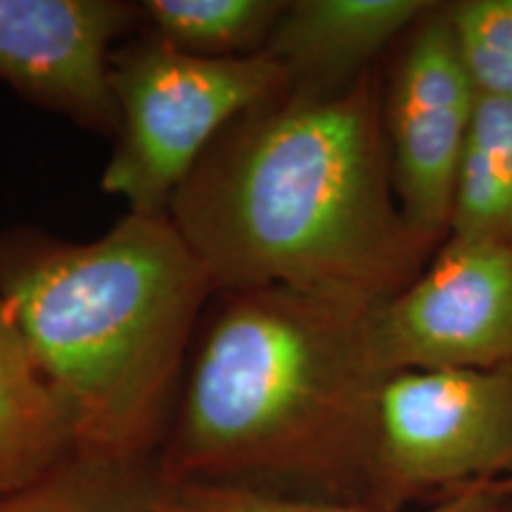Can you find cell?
Instances as JSON below:
<instances>
[{
	"label": "cell",
	"mask_w": 512,
	"mask_h": 512,
	"mask_svg": "<svg viewBox=\"0 0 512 512\" xmlns=\"http://www.w3.org/2000/svg\"><path fill=\"white\" fill-rule=\"evenodd\" d=\"M216 292L290 287L377 309L434 249L396 200L375 69L290 86L233 121L166 211Z\"/></svg>",
	"instance_id": "6da1fadb"
},
{
	"label": "cell",
	"mask_w": 512,
	"mask_h": 512,
	"mask_svg": "<svg viewBox=\"0 0 512 512\" xmlns=\"http://www.w3.org/2000/svg\"><path fill=\"white\" fill-rule=\"evenodd\" d=\"M192 356L157 467L211 484L373 505V309L290 287L221 292Z\"/></svg>",
	"instance_id": "7a4b0ae2"
},
{
	"label": "cell",
	"mask_w": 512,
	"mask_h": 512,
	"mask_svg": "<svg viewBox=\"0 0 512 512\" xmlns=\"http://www.w3.org/2000/svg\"><path fill=\"white\" fill-rule=\"evenodd\" d=\"M214 292L166 214L128 211L86 245H0V302L93 456L155 458Z\"/></svg>",
	"instance_id": "3957f363"
},
{
	"label": "cell",
	"mask_w": 512,
	"mask_h": 512,
	"mask_svg": "<svg viewBox=\"0 0 512 512\" xmlns=\"http://www.w3.org/2000/svg\"><path fill=\"white\" fill-rule=\"evenodd\" d=\"M292 86L266 53L204 60L157 34L112 55L121 138L102 190L131 214L164 216L204 152L242 114Z\"/></svg>",
	"instance_id": "277c9868"
},
{
	"label": "cell",
	"mask_w": 512,
	"mask_h": 512,
	"mask_svg": "<svg viewBox=\"0 0 512 512\" xmlns=\"http://www.w3.org/2000/svg\"><path fill=\"white\" fill-rule=\"evenodd\" d=\"M512 479V363L399 370L377 403L373 508L408 510Z\"/></svg>",
	"instance_id": "5b68a950"
},
{
	"label": "cell",
	"mask_w": 512,
	"mask_h": 512,
	"mask_svg": "<svg viewBox=\"0 0 512 512\" xmlns=\"http://www.w3.org/2000/svg\"><path fill=\"white\" fill-rule=\"evenodd\" d=\"M382 370L512 363V242L446 238L418 278L370 313Z\"/></svg>",
	"instance_id": "8992f818"
},
{
	"label": "cell",
	"mask_w": 512,
	"mask_h": 512,
	"mask_svg": "<svg viewBox=\"0 0 512 512\" xmlns=\"http://www.w3.org/2000/svg\"><path fill=\"white\" fill-rule=\"evenodd\" d=\"M475 110L477 91L460 62L446 3H434L408 31L384 95L396 200L434 252L448 238L458 164Z\"/></svg>",
	"instance_id": "52a82bcc"
},
{
	"label": "cell",
	"mask_w": 512,
	"mask_h": 512,
	"mask_svg": "<svg viewBox=\"0 0 512 512\" xmlns=\"http://www.w3.org/2000/svg\"><path fill=\"white\" fill-rule=\"evenodd\" d=\"M131 17L114 0H0V79L86 126H119L112 43Z\"/></svg>",
	"instance_id": "ba28073f"
},
{
	"label": "cell",
	"mask_w": 512,
	"mask_h": 512,
	"mask_svg": "<svg viewBox=\"0 0 512 512\" xmlns=\"http://www.w3.org/2000/svg\"><path fill=\"white\" fill-rule=\"evenodd\" d=\"M430 0H297L285 3L261 53L294 88L330 91L354 81L389 43L408 34Z\"/></svg>",
	"instance_id": "9c48e42d"
},
{
	"label": "cell",
	"mask_w": 512,
	"mask_h": 512,
	"mask_svg": "<svg viewBox=\"0 0 512 512\" xmlns=\"http://www.w3.org/2000/svg\"><path fill=\"white\" fill-rule=\"evenodd\" d=\"M76 451L72 418L0 302V501Z\"/></svg>",
	"instance_id": "30bf717a"
},
{
	"label": "cell",
	"mask_w": 512,
	"mask_h": 512,
	"mask_svg": "<svg viewBox=\"0 0 512 512\" xmlns=\"http://www.w3.org/2000/svg\"><path fill=\"white\" fill-rule=\"evenodd\" d=\"M0 512H174L169 484L150 460H117L74 451L27 489L0 501Z\"/></svg>",
	"instance_id": "8fae6325"
},
{
	"label": "cell",
	"mask_w": 512,
	"mask_h": 512,
	"mask_svg": "<svg viewBox=\"0 0 512 512\" xmlns=\"http://www.w3.org/2000/svg\"><path fill=\"white\" fill-rule=\"evenodd\" d=\"M448 238L512 242V100L477 98L453 188Z\"/></svg>",
	"instance_id": "7c38bea8"
},
{
	"label": "cell",
	"mask_w": 512,
	"mask_h": 512,
	"mask_svg": "<svg viewBox=\"0 0 512 512\" xmlns=\"http://www.w3.org/2000/svg\"><path fill=\"white\" fill-rule=\"evenodd\" d=\"M157 36L204 60H235L261 53L285 3L275 0H147Z\"/></svg>",
	"instance_id": "4fadbf2b"
},
{
	"label": "cell",
	"mask_w": 512,
	"mask_h": 512,
	"mask_svg": "<svg viewBox=\"0 0 512 512\" xmlns=\"http://www.w3.org/2000/svg\"><path fill=\"white\" fill-rule=\"evenodd\" d=\"M169 505L174 512H501L498 486H477L460 491L418 510H382L363 503L316 501L211 484H169Z\"/></svg>",
	"instance_id": "5bb4252c"
},
{
	"label": "cell",
	"mask_w": 512,
	"mask_h": 512,
	"mask_svg": "<svg viewBox=\"0 0 512 512\" xmlns=\"http://www.w3.org/2000/svg\"><path fill=\"white\" fill-rule=\"evenodd\" d=\"M446 10L477 98L512 100V0H458Z\"/></svg>",
	"instance_id": "9a60e30c"
},
{
	"label": "cell",
	"mask_w": 512,
	"mask_h": 512,
	"mask_svg": "<svg viewBox=\"0 0 512 512\" xmlns=\"http://www.w3.org/2000/svg\"><path fill=\"white\" fill-rule=\"evenodd\" d=\"M498 494H501L505 508H512V479H508V482H503V484H498Z\"/></svg>",
	"instance_id": "2e32d148"
},
{
	"label": "cell",
	"mask_w": 512,
	"mask_h": 512,
	"mask_svg": "<svg viewBox=\"0 0 512 512\" xmlns=\"http://www.w3.org/2000/svg\"><path fill=\"white\" fill-rule=\"evenodd\" d=\"M501 512H512V508H505V505H503V508H501Z\"/></svg>",
	"instance_id": "e0dca14e"
}]
</instances>
